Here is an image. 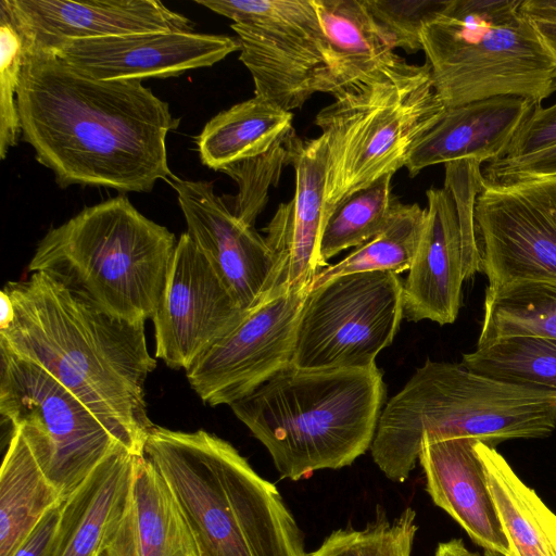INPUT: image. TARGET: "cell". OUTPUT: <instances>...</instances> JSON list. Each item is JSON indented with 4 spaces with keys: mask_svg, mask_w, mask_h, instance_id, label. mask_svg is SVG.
<instances>
[{
    "mask_svg": "<svg viewBox=\"0 0 556 556\" xmlns=\"http://www.w3.org/2000/svg\"><path fill=\"white\" fill-rule=\"evenodd\" d=\"M22 138L61 188L150 192L176 177L166 138L167 102L139 80L90 77L48 53H25L17 91Z\"/></svg>",
    "mask_w": 556,
    "mask_h": 556,
    "instance_id": "6da1fadb",
    "label": "cell"
},
{
    "mask_svg": "<svg viewBox=\"0 0 556 556\" xmlns=\"http://www.w3.org/2000/svg\"><path fill=\"white\" fill-rule=\"evenodd\" d=\"M2 290L13 317L0 328V346L49 371L128 451L143 455L154 426L144 383L156 367L144 323L112 317L43 273H30Z\"/></svg>",
    "mask_w": 556,
    "mask_h": 556,
    "instance_id": "7a4b0ae2",
    "label": "cell"
},
{
    "mask_svg": "<svg viewBox=\"0 0 556 556\" xmlns=\"http://www.w3.org/2000/svg\"><path fill=\"white\" fill-rule=\"evenodd\" d=\"M143 455L172 490L202 556H308L276 485L226 440L154 425Z\"/></svg>",
    "mask_w": 556,
    "mask_h": 556,
    "instance_id": "3957f363",
    "label": "cell"
},
{
    "mask_svg": "<svg viewBox=\"0 0 556 556\" xmlns=\"http://www.w3.org/2000/svg\"><path fill=\"white\" fill-rule=\"evenodd\" d=\"M384 394L377 365L307 369L289 363L230 407L267 448L280 477L298 481L365 454Z\"/></svg>",
    "mask_w": 556,
    "mask_h": 556,
    "instance_id": "277c9868",
    "label": "cell"
},
{
    "mask_svg": "<svg viewBox=\"0 0 556 556\" xmlns=\"http://www.w3.org/2000/svg\"><path fill=\"white\" fill-rule=\"evenodd\" d=\"M556 428V391L504 382L462 363L426 361L382 409L370 446L387 478L404 482L422 439L469 438L495 447Z\"/></svg>",
    "mask_w": 556,
    "mask_h": 556,
    "instance_id": "5b68a950",
    "label": "cell"
},
{
    "mask_svg": "<svg viewBox=\"0 0 556 556\" xmlns=\"http://www.w3.org/2000/svg\"><path fill=\"white\" fill-rule=\"evenodd\" d=\"M177 239L124 194L84 207L38 242L29 273H43L115 318L152 319Z\"/></svg>",
    "mask_w": 556,
    "mask_h": 556,
    "instance_id": "8992f818",
    "label": "cell"
},
{
    "mask_svg": "<svg viewBox=\"0 0 556 556\" xmlns=\"http://www.w3.org/2000/svg\"><path fill=\"white\" fill-rule=\"evenodd\" d=\"M522 0H447L421 30L437 94L454 108L495 97L534 104L556 91V68Z\"/></svg>",
    "mask_w": 556,
    "mask_h": 556,
    "instance_id": "52a82bcc",
    "label": "cell"
},
{
    "mask_svg": "<svg viewBox=\"0 0 556 556\" xmlns=\"http://www.w3.org/2000/svg\"><path fill=\"white\" fill-rule=\"evenodd\" d=\"M445 110L427 62H406L321 109L315 124L327 144L326 219L356 191L405 167Z\"/></svg>",
    "mask_w": 556,
    "mask_h": 556,
    "instance_id": "ba28073f",
    "label": "cell"
},
{
    "mask_svg": "<svg viewBox=\"0 0 556 556\" xmlns=\"http://www.w3.org/2000/svg\"><path fill=\"white\" fill-rule=\"evenodd\" d=\"M0 414L26 439L63 498L108 455L125 447L49 371L2 346Z\"/></svg>",
    "mask_w": 556,
    "mask_h": 556,
    "instance_id": "9c48e42d",
    "label": "cell"
},
{
    "mask_svg": "<svg viewBox=\"0 0 556 556\" xmlns=\"http://www.w3.org/2000/svg\"><path fill=\"white\" fill-rule=\"evenodd\" d=\"M233 23L254 93L291 112L325 92L329 45L312 0H194Z\"/></svg>",
    "mask_w": 556,
    "mask_h": 556,
    "instance_id": "30bf717a",
    "label": "cell"
},
{
    "mask_svg": "<svg viewBox=\"0 0 556 556\" xmlns=\"http://www.w3.org/2000/svg\"><path fill=\"white\" fill-rule=\"evenodd\" d=\"M403 317V281L397 274L333 277L311 288L304 299L291 363L307 369L375 366Z\"/></svg>",
    "mask_w": 556,
    "mask_h": 556,
    "instance_id": "8fae6325",
    "label": "cell"
},
{
    "mask_svg": "<svg viewBox=\"0 0 556 556\" xmlns=\"http://www.w3.org/2000/svg\"><path fill=\"white\" fill-rule=\"evenodd\" d=\"M475 224L488 289L556 281V176L484 178Z\"/></svg>",
    "mask_w": 556,
    "mask_h": 556,
    "instance_id": "7c38bea8",
    "label": "cell"
},
{
    "mask_svg": "<svg viewBox=\"0 0 556 556\" xmlns=\"http://www.w3.org/2000/svg\"><path fill=\"white\" fill-rule=\"evenodd\" d=\"M308 290H276L195 361L186 376L204 403L230 406L291 363Z\"/></svg>",
    "mask_w": 556,
    "mask_h": 556,
    "instance_id": "4fadbf2b",
    "label": "cell"
},
{
    "mask_svg": "<svg viewBox=\"0 0 556 556\" xmlns=\"http://www.w3.org/2000/svg\"><path fill=\"white\" fill-rule=\"evenodd\" d=\"M245 313L188 232L181 233L152 318L155 357L187 371Z\"/></svg>",
    "mask_w": 556,
    "mask_h": 556,
    "instance_id": "5bb4252c",
    "label": "cell"
},
{
    "mask_svg": "<svg viewBox=\"0 0 556 556\" xmlns=\"http://www.w3.org/2000/svg\"><path fill=\"white\" fill-rule=\"evenodd\" d=\"M187 232L210 261L242 311L269 296L276 279V262L265 238L239 219L213 184L175 177Z\"/></svg>",
    "mask_w": 556,
    "mask_h": 556,
    "instance_id": "9a60e30c",
    "label": "cell"
},
{
    "mask_svg": "<svg viewBox=\"0 0 556 556\" xmlns=\"http://www.w3.org/2000/svg\"><path fill=\"white\" fill-rule=\"evenodd\" d=\"M428 205L415 260L403 282V315L409 321L456 320L463 282L481 271L477 237L462 226L456 202L445 188L426 192Z\"/></svg>",
    "mask_w": 556,
    "mask_h": 556,
    "instance_id": "2e32d148",
    "label": "cell"
},
{
    "mask_svg": "<svg viewBox=\"0 0 556 556\" xmlns=\"http://www.w3.org/2000/svg\"><path fill=\"white\" fill-rule=\"evenodd\" d=\"M236 51L237 37L167 30L70 40L46 53L97 79L142 81L212 66Z\"/></svg>",
    "mask_w": 556,
    "mask_h": 556,
    "instance_id": "e0dca14e",
    "label": "cell"
},
{
    "mask_svg": "<svg viewBox=\"0 0 556 556\" xmlns=\"http://www.w3.org/2000/svg\"><path fill=\"white\" fill-rule=\"evenodd\" d=\"M287 165L295 172L294 197L280 203L264 228L265 241L276 262L274 291L309 289L325 267L319 245L326 220L327 144L299 137L294 129L285 139ZM271 292V293H273Z\"/></svg>",
    "mask_w": 556,
    "mask_h": 556,
    "instance_id": "ac0fdd59",
    "label": "cell"
},
{
    "mask_svg": "<svg viewBox=\"0 0 556 556\" xmlns=\"http://www.w3.org/2000/svg\"><path fill=\"white\" fill-rule=\"evenodd\" d=\"M24 39L25 53L70 40L151 31H191L192 23L157 0H1Z\"/></svg>",
    "mask_w": 556,
    "mask_h": 556,
    "instance_id": "d6986e66",
    "label": "cell"
},
{
    "mask_svg": "<svg viewBox=\"0 0 556 556\" xmlns=\"http://www.w3.org/2000/svg\"><path fill=\"white\" fill-rule=\"evenodd\" d=\"M478 440L422 439L418 460L433 503L447 513L484 551L509 556V548L484 467Z\"/></svg>",
    "mask_w": 556,
    "mask_h": 556,
    "instance_id": "ffe728a7",
    "label": "cell"
},
{
    "mask_svg": "<svg viewBox=\"0 0 556 556\" xmlns=\"http://www.w3.org/2000/svg\"><path fill=\"white\" fill-rule=\"evenodd\" d=\"M534 105L520 97H495L447 108L410 151L405 164L409 176L458 160L482 164L502 159Z\"/></svg>",
    "mask_w": 556,
    "mask_h": 556,
    "instance_id": "44dd1931",
    "label": "cell"
},
{
    "mask_svg": "<svg viewBox=\"0 0 556 556\" xmlns=\"http://www.w3.org/2000/svg\"><path fill=\"white\" fill-rule=\"evenodd\" d=\"M194 546L195 538L168 484L144 455H136L125 505L106 553L187 556Z\"/></svg>",
    "mask_w": 556,
    "mask_h": 556,
    "instance_id": "7402d4cb",
    "label": "cell"
},
{
    "mask_svg": "<svg viewBox=\"0 0 556 556\" xmlns=\"http://www.w3.org/2000/svg\"><path fill=\"white\" fill-rule=\"evenodd\" d=\"M137 454L118 447L60 506L50 556H100L127 497Z\"/></svg>",
    "mask_w": 556,
    "mask_h": 556,
    "instance_id": "603a6c76",
    "label": "cell"
},
{
    "mask_svg": "<svg viewBox=\"0 0 556 556\" xmlns=\"http://www.w3.org/2000/svg\"><path fill=\"white\" fill-rule=\"evenodd\" d=\"M329 45L325 92L334 98L406 63L368 11L365 0H312Z\"/></svg>",
    "mask_w": 556,
    "mask_h": 556,
    "instance_id": "cb8c5ba5",
    "label": "cell"
},
{
    "mask_svg": "<svg viewBox=\"0 0 556 556\" xmlns=\"http://www.w3.org/2000/svg\"><path fill=\"white\" fill-rule=\"evenodd\" d=\"M63 501L26 439L12 429L0 470V556H13L42 517Z\"/></svg>",
    "mask_w": 556,
    "mask_h": 556,
    "instance_id": "d4e9b609",
    "label": "cell"
},
{
    "mask_svg": "<svg viewBox=\"0 0 556 556\" xmlns=\"http://www.w3.org/2000/svg\"><path fill=\"white\" fill-rule=\"evenodd\" d=\"M293 114L254 96L219 112L195 139L200 160L214 170L267 153L293 129Z\"/></svg>",
    "mask_w": 556,
    "mask_h": 556,
    "instance_id": "484cf974",
    "label": "cell"
},
{
    "mask_svg": "<svg viewBox=\"0 0 556 556\" xmlns=\"http://www.w3.org/2000/svg\"><path fill=\"white\" fill-rule=\"evenodd\" d=\"M476 450L508 542L509 556H556V514L495 447L477 441Z\"/></svg>",
    "mask_w": 556,
    "mask_h": 556,
    "instance_id": "4316f807",
    "label": "cell"
},
{
    "mask_svg": "<svg viewBox=\"0 0 556 556\" xmlns=\"http://www.w3.org/2000/svg\"><path fill=\"white\" fill-rule=\"evenodd\" d=\"M514 336L556 339V281L486 288L477 346Z\"/></svg>",
    "mask_w": 556,
    "mask_h": 556,
    "instance_id": "83f0119b",
    "label": "cell"
},
{
    "mask_svg": "<svg viewBox=\"0 0 556 556\" xmlns=\"http://www.w3.org/2000/svg\"><path fill=\"white\" fill-rule=\"evenodd\" d=\"M425 216L426 208L417 203L403 204L394 199L383 228L343 260L321 269L311 288L346 274L391 271L399 275L409 270L419 247Z\"/></svg>",
    "mask_w": 556,
    "mask_h": 556,
    "instance_id": "f1b7e54d",
    "label": "cell"
},
{
    "mask_svg": "<svg viewBox=\"0 0 556 556\" xmlns=\"http://www.w3.org/2000/svg\"><path fill=\"white\" fill-rule=\"evenodd\" d=\"M468 369L504 382L556 391V339L514 336L466 353L460 362Z\"/></svg>",
    "mask_w": 556,
    "mask_h": 556,
    "instance_id": "f546056e",
    "label": "cell"
},
{
    "mask_svg": "<svg viewBox=\"0 0 556 556\" xmlns=\"http://www.w3.org/2000/svg\"><path fill=\"white\" fill-rule=\"evenodd\" d=\"M392 177L393 174L386 175L356 191L327 217L319 245L320 260L326 266L340 252L359 247L383 228L394 201Z\"/></svg>",
    "mask_w": 556,
    "mask_h": 556,
    "instance_id": "4dcf8cb0",
    "label": "cell"
},
{
    "mask_svg": "<svg viewBox=\"0 0 556 556\" xmlns=\"http://www.w3.org/2000/svg\"><path fill=\"white\" fill-rule=\"evenodd\" d=\"M417 529L412 507L392 520L380 514L362 529L331 532L308 556H412Z\"/></svg>",
    "mask_w": 556,
    "mask_h": 556,
    "instance_id": "1f68e13d",
    "label": "cell"
},
{
    "mask_svg": "<svg viewBox=\"0 0 556 556\" xmlns=\"http://www.w3.org/2000/svg\"><path fill=\"white\" fill-rule=\"evenodd\" d=\"M25 61L24 39L8 10L0 4V159L22 136L17 91Z\"/></svg>",
    "mask_w": 556,
    "mask_h": 556,
    "instance_id": "d6a6232c",
    "label": "cell"
},
{
    "mask_svg": "<svg viewBox=\"0 0 556 556\" xmlns=\"http://www.w3.org/2000/svg\"><path fill=\"white\" fill-rule=\"evenodd\" d=\"M285 140L265 154L230 165L222 172L238 185V193L231 197L232 213L244 223L254 226L268 200V190L277 186L287 165Z\"/></svg>",
    "mask_w": 556,
    "mask_h": 556,
    "instance_id": "836d02e7",
    "label": "cell"
},
{
    "mask_svg": "<svg viewBox=\"0 0 556 556\" xmlns=\"http://www.w3.org/2000/svg\"><path fill=\"white\" fill-rule=\"evenodd\" d=\"M447 0H365V4L393 49L422 50L421 30Z\"/></svg>",
    "mask_w": 556,
    "mask_h": 556,
    "instance_id": "e575fe53",
    "label": "cell"
},
{
    "mask_svg": "<svg viewBox=\"0 0 556 556\" xmlns=\"http://www.w3.org/2000/svg\"><path fill=\"white\" fill-rule=\"evenodd\" d=\"M554 146H556V103L547 108L535 104L502 159H516Z\"/></svg>",
    "mask_w": 556,
    "mask_h": 556,
    "instance_id": "d590c367",
    "label": "cell"
},
{
    "mask_svg": "<svg viewBox=\"0 0 556 556\" xmlns=\"http://www.w3.org/2000/svg\"><path fill=\"white\" fill-rule=\"evenodd\" d=\"M483 176L489 180L556 176V146L529 155L491 162Z\"/></svg>",
    "mask_w": 556,
    "mask_h": 556,
    "instance_id": "8d00e7d4",
    "label": "cell"
},
{
    "mask_svg": "<svg viewBox=\"0 0 556 556\" xmlns=\"http://www.w3.org/2000/svg\"><path fill=\"white\" fill-rule=\"evenodd\" d=\"M60 506L49 510L42 517L13 556H50L59 523Z\"/></svg>",
    "mask_w": 556,
    "mask_h": 556,
    "instance_id": "74e56055",
    "label": "cell"
},
{
    "mask_svg": "<svg viewBox=\"0 0 556 556\" xmlns=\"http://www.w3.org/2000/svg\"><path fill=\"white\" fill-rule=\"evenodd\" d=\"M533 24V27L556 68V13L532 11L523 12Z\"/></svg>",
    "mask_w": 556,
    "mask_h": 556,
    "instance_id": "f35d334b",
    "label": "cell"
},
{
    "mask_svg": "<svg viewBox=\"0 0 556 556\" xmlns=\"http://www.w3.org/2000/svg\"><path fill=\"white\" fill-rule=\"evenodd\" d=\"M434 556H479L478 554L468 549L460 539H451L446 542H441L437 546Z\"/></svg>",
    "mask_w": 556,
    "mask_h": 556,
    "instance_id": "ab89813d",
    "label": "cell"
},
{
    "mask_svg": "<svg viewBox=\"0 0 556 556\" xmlns=\"http://www.w3.org/2000/svg\"><path fill=\"white\" fill-rule=\"evenodd\" d=\"M522 12L543 11L556 13V0H522Z\"/></svg>",
    "mask_w": 556,
    "mask_h": 556,
    "instance_id": "60d3db41",
    "label": "cell"
},
{
    "mask_svg": "<svg viewBox=\"0 0 556 556\" xmlns=\"http://www.w3.org/2000/svg\"><path fill=\"white\" fill-rule=\"evenodd\" d=\"M0 328L9 324L13 317V304L9 295L2 290L0 292Z\"/></svg>",
    "mask_w": 556,
    "mask_h": 556,
    "instance_id": "b9f144b4",
    "label": "cell"
},
{
    "mask_svg": "<svg viewBox=\"0 0 556 556\" xmlns=\"http://www.w3.org/2000/svg\"><path fill=\"white\" fill-rule=\"evenodd\" d=\"M187 556H202L198 548V544L187 554Z\"/></svg>",
    "mask_w": 556,
    "mask_h": 556,
    "instance_id": "7bdbcfd3",
    "label": "cell"
},
{
    "mask_svg": "<svg viewBox=\"0 0 556 556\" xmlns=\"http://www.w3.org/2000/svg\"><path fill=\"white\" fill-rule=\"evenodd\" d=\"M479 556H504V555L496 553V552H492V551H484L482 553V555H479Z\"/></svg>",
    "mask_w": 556,
    "mask_h": 556,
    "instance_id": "ee69618b",
    "label": "cell"
},
{
    "mask_svg": "<svg viewBox=\"0 0 556 556\" xmlns=\"http://www.w3.org/2000/svg\"><path fill=\"white\" fill-rule=\"evenodd\" d=\"M100 556H109V554L104 551Z\"/></svg>",
    "mask_w": 556,
    "mask_h": 556,
    "instance_id": "f6af8a7d",
    "label": "cell"
}]
</instances>
